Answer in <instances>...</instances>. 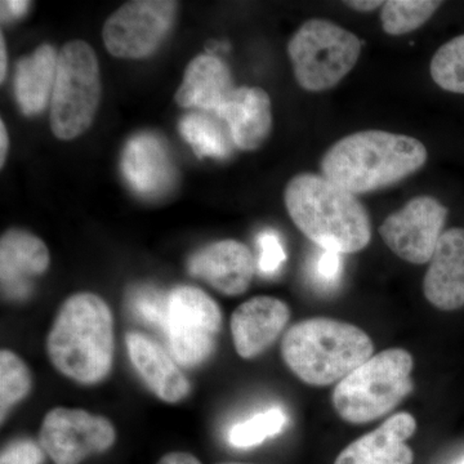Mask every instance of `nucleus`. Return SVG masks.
<instances>
[{"label": "nucleus", "mask_w": 464, "mask_h": 464, "mask_svg": "<svg viewBox=\"0 0 464 464\" xmlns=\"http://www.w3.org/2000/svg\"><path fill=\"white\" fill-rule=\"evenodd\" d=\"M429 158L414 137L362 130L335 142L322 159L325 179L344 190L365 194L395 185L420 170Z\"/></svg>", "instance_id": "f03ea898"}, {"label": "nucleus", "mask_w": 464, "mask_h": 464, "mask_svg": "<svg viewBox=\"0 0 464 464\" xmlns=\"http://www.w3.org/2000/svg\"><path fill=\"white\" fill-rule=\"evenodd\" d=\"M222 464H248V463H222Z\"/></svg>", "instance_id": "c9c22d12"}, {"label": "nucleus", "mask_w": 464, "mask_h": 464, "mask_svg": "<svg viewBox=\"0 0 464 464\" xmlns=\"http://www.w3.org/2000/svg\"><path fill=\"white\" fill-rule=\"evenodd\" d=\"M125 343L134 369L157 398L176 404L190 393V382L176 360L157 342L142 333L130 332L125 337Z\"/></svg>", "instance_id": "a211bd4d"}, {"label": "nucleus", "mask_w": 464, "mask_h": 464, "mask_svg": "<svg viewBox=\"0 0 464 464\" xmlns=\"http://www.w3.org/2000/svg\"><path fill=\"white\" fill-rule=\"evenodd\" d=\"M257 244L259 249L258 268L261 274L266 276H273L279 273L286 259L285 249H284L279 235L271 230L264 231L259 235Z\"/></svg>", "instance_id": "cd10ccee"}, {"label": "nucleus", "mask_w": 464, "mask_h": 464, "mask_svg": "<svg viewBox=\"0 0 464 464\" xmlns=\"http://www.w3.org/2000/svg\"><path fill=\"white\" fill-rule=\"evenodd\" d=\"M221 326V310L215 299L203 290L179 286L168 295L163 332L179 364L194 368L207 362L215 351Z\"/></svg>", "instance_id": "6e6552de"}, {"label": "nucleus", "mask_w": 464, "mask_h": 464, "mask_svg": "<svg viewBox=\"0 0 464 464\" xmlns=\"http://www.w3.org/2000/svg\"><path fill=\"white\" fill-rule=\"evenodd\" d=\"M7 74V51H5V36L0 35V81L5 82Z\"/></svg>", "instance_id": "f704fd0d"}, {"label": "nucleus", "mask_w": 464, "mask_h": 464, "mask_svg": "<svg viewBox=\"0 0 464 464\" xmlns=\"http://www.w3.org/2000/svg\"><path fill=\"white\" fill-rule=\"evenodd\" d=\"M417 431L413 415L393 414L374 431L351 442L334 464H413L414 453L406 444Z\"/></svg>", "instance_id": "2eb2a0df"}, {"label": "nucleus", "mask_w": 464, "mask_h": 464, "mask_svg": "<svg viewBox=\"0 0 464 464\" xmlns=\"http://www.w3.org/2000/svg\"><path fill=\"white\" fill-rule=\"evenodd\" d=\"M285 424V413L282 409L273 408L232 427L228 440L235 448L257 447L265 440L282 432Z\"/></svg>", "instance_id": "a878e982"}, {"label": "nucleus", "mask_w": 464, "mask_h": 464, "mask_svg": "<svg viewBox=\"0 0 464 464\" xmlns=\"http://www.w3.org/2000/svg\"><path fill=\"white\" fill-rule=\"evenodd\" d=\"M114 317L93 293L63 302L47 337V353L61 374L82 384L105 380L114 362Z\"/></svg>", "instance_id": "7ed1b4c3"}, {"label": "nucleus", "mask_w": 464, "mask_h": 464, "mask_svg": "<svg viewBox=\"0 0 464 464\" xmlns=\"http://www.w3.org/2000/svg\"><path fill=\"white\" fill-rule=\"evenodd\" d=\"M374 353L372 338L353 324L313 317L289 328L282 356L299 380L310 386L338 383Z\"/></svg>", "instance_id": "20e7f679"}, {"label": "nucleus", "mask_w": 464, "mask_h": 464, "mask_svg": "<svg viewBox=\"0 0 464 464\" xmlns=\"http://www.w3.org/2000/svg\"><path fill=\"white\" fill-rule=\"evenodd\" d=\"M121 169L133 190L143 197H159L174 181V166L166 141L158 134L141 133L128 141Z\"/></svg>", "instance_id": "dca6fc26"}, {"label": "nucleus", "mask_w": 464, "mask_h": 464, "mask_svg": "<svg viewBox=\"0 0 464 464\" xmlns=\"http://www.w3.org/2000/svg\"><path fill=\"white\" fill-rule=\"evenodd\" d=\"M413 356L390 348L362 362L333 391L335 411L347 423L373 422L392 411L413 391Z\"/></svg>", "instance_id": "39448f33"}, {"label": "nucleus", "mask_w": 464, "mask_h": 464, "mask_svg": "<svg viewBox=\"0 0 464 464\" xmlns=\"http://www.w3.org/2000/svg\"><path fill=\"white\" fill-rule=\"evenodd\" d=\"M130 307L142 322L163 329L168 315V295L152 286H141L130 295Z\"/></svg>", "instance_id": "bb28decb"}, {"label": "nucleus", "mask_w": 464, "mask_h": 464, "mask_svg": "<svg viewBox=\"0 0 464 464\" xmlns=\"http://www.w3.org/2000/svg\"><path fill=\"white\" fill-rule=\"evenodd\" d=\"M32 390V374L24 360L9 350L0 353V411L2 422L12 406L26 398Z\"/></svg>", "instance_id": "b1692460"}, {"label": "nucleus", "mask_w": 464, "mask_h": 464, "mask_svg": "<svg viewBox=\"0 0 464 464\" xmlns=\"http://www.w3.org/2000/svg\"><path fill=\"white\" fill-rule=\"evenodd\" d=\"M340 253L323 250L315 266L316 280L323 285H334L342 273V258Z\"/></svg>", "instance_id": "c756f323"}, {"label": "nucleus", "mask_w": 464, "mask_h": 464, "mask_svg": "<svg viewBox=\"0 0 464 464\" xmlns=\"http://www.w3.org/2000/svg\"><path fill=\"white\" fill-rule=\"evenodd\" d=\"M179 132L198 157L226 158L230 154V141L224 127L207 115H186L179 123Z\"/></svg>", "instance_id": "4be33fe9"}, {"label": "nucleus", "mask_w": 464, "mask_h": 464, "mask_svg": "<svg viewBox=\"0 0 464 464\" xmlns=\"http://www.w3.org/2000/svg\"><path fill=\"white\" fill-rule=\"evenodd\" d=\"M45 451L32 440H17L3 449L0 464H43Z\"/></svg>", "instance_id": "c85d7f7f"}, {"label": "nucleus", "mask_w": 464, "mask_h": 464, "mask_svg": "<svg viewBox=\"0 0 464 464\" xmlns=\"http://www.w3.org/2000/svg\"><path fill=\"white\" fill-rule=\"evenodd\" d=\"M216 116L227 125L235 146L246 151L257 150L273 128L270 96L259 87L232 91Z\"/></svg>", "instance_id": "f3484780"}, {"label": "nucleus", "mask_w": 464, "mask_h": 464, "mask_svg": "<svg viewBox=\"0 0 464 464\" xmlns=\"http://www.w3.org/2000/svg\"><path fill=\"white\" fill-rule=\"evenodd\" d=\"M158 464H201L200 460L192 454L185 453V451H173L159 460Z\"/></svg>", "instance_id": "2f4dec72"}, {"label": "nucleus", "mask_w": 464, "mask_h": 464, "mask_svg": "<svg viewBox=\"0 0 464 464\" xmlns=\"http://www.w3.org/2000/svg\"><path fill=\"white\" fill-rule=\"evenodd\" d=\"M432 81L441 90L464 94V34L436 51L430 65Z\"/></svg>", "instance_id": "393cba45"}, {"label": "nucleus", "mask_w": 464, "mask_h": 464, "mask_svg": "<svg viewBox=\"0 0 464 464\" xmlns=\"http://www.w3.org/2000/svg\"><path fill=\"white\" fill-rule=\"evenodd\" d=\"M50 252L35 235L21 230L5 232L0 243L2 288L7 297H26L33 277L48 270Z\"/></svg>", "instance_id": "6ab92c4d"}, {"label": "nucleus", "mask_w": 464, "mask_h": 464, "mask_svg": "<svg viewBox=\"0 0 464 464\" xmlns=\"http://www.w3.org/2000/svg\"><path fill=\"white\" fill-rule=\"evenodd\" d=\"M383 2H380V0H355V2H346V5L348 7L355 9V11L359 12H371L374 11L381 5H383Z\"/></svg>", "instance_id": "473e14b6"}, {"label": "nucleus", "mask_w": 464, "mask_h": 464, "mask_svg": "<svg viewBox=\"0 0 464 464\" xmlns=\"http://www.w3.org/2000/svg\"><path fill=\"white\" fill-rule=\"evenodd\" d=\"M57 61L53 47L43 44L18 63L14 94L24 114H39L50 102L56 82Z\"/></svg>", "instance_id": "412c9836"}, {"label": "nucleus", "mask_w": 464, "mask_h": 464, "mask_svg": "<svg viewBox=\"0 0 464 464\" xmlns=\"http://www.w3.org/2000/svg\"><path fill=\"white\" fill-rule=\"evenodd\" d=\"M115 440V427L108 418L61 406L45 415L39 432V444L54 464H81L105 453Z\"/></svg>", "instance_id": "9d476101"}, {"label": "nucleus", "mask_w": 464, "mask_h": 464, "mask_svg": "<svg viewBox=\"0 0 464 464\" xmlns=\"http://www.w3.org/2000/svg\"><path fill=\"white\" fill-rule=\"evenodd\" d=\"M234 91L228 67L212 54H200L188 63L176 102L182 108H197L217 114Z\"/></svg>", "instance_id": "aec40b11"}, {"label": "nucleus", "mask_w": 464, "mask_h": 464, "mask_svg": "<svg viewBox=\"0 0 464 464\" xmlns=\"http://www.w3.org/2000/svg\"><path fill=\"white\" fill-rule=\"evenodd\" d=\"M295 81L308 92L335 87L355 67L362 42L355 34L323 18L304 24L288 43Z\"/></svg>", "instance_id": "0eeeda50"}, {"label": "nucleus", "mask_w": 464, "mask_h": 464, "mask_svg": "<svg viewBox=\"0 0 464 464\" xmlns=\"http://www.w3.org/2000/svg\"><path fill=\"white\" fill-rule=\"evenodd\" d=\"M8 133L5 121H0V166H5L8 152Z\"/></svg>", "instance_id": "72a5a7b5"}, {"label": "nucleus", "mask_w": 464, "mask_h": 464, "mask_svg": "<svg viewBox=\"0 0 464 464\" xmlns=\"http://www.w3.org/2000/svg\"><path fill=\"white\" fill-rule=\"evenodd\" d=\"M255 257L246 244L221 240L204 246L188 262L194 276L226 295H239L248 290L255 276Z\"/></svg>", "instance_id": "ddd939ff"}, {"label": "nucleus", "mask_w": 464, "mask_h": 464, "mask_svg": "<svg viewBox=\"0 0 464 464\" xmlns=\"http://www.w3.org/2000/svg\"><path fill=\"white\" fill-rule=\"evenodd\" d=\"M458 464H464V460H463V462H460V463H458Z\"/></svg>", "instance_id": "e433bc0d"}, {"label": "nucleus", "mask_w": 464, "mask_h": 464, "mask_svg": "<svg viewBox=\"0 0 464 464\" xmlns=\"http://www.w3.org/2000/svg\"><path fill=\"white\" fill-rule=\"evenodd\" d=\"M179 3L137 0L115 11L106 20L102 39L112 56L139 60L154 53L176 20Z\"/></svg>", "instance_id": "1a4fd4ad"}, {"label": "nucleus", "mask_w": 464, "mask_h": 464, "mask_svg": "<svg viewBox=\"0 0 464 464\" xmlns=\"http://www.w3.org/2000/svg\"><path fill=\"white\" fill-rule=\"evenodd\" d=\"M284 200L295 225L323 250L351 255L371 243V218L365 207L353 192L324 176L301 173L293 177Z\"/></svg>", "instance_id": "f257e3e1"}, {"label": "nucleus", "mask_w": 464, "mask_h": 464, "mask_svg": "<svg viewBox=\"0 0 464 464\" xmlns=\"http://www.w3.org/2000/svg\"><path fill=\"white\" fill-rule=\"evenodd\" d=\"M427 301L441 311L464 306V228L444 231L423 280Z\"/></svg>", "instance_id": "4468645a"}, {"label": "nucleus", "mask_w": 464, "mask_h": 464, "mask_svg": "<svg viewBox=\"0 0 464 464\" xmlns=\"http://www.w3.org/2000/svg\"><path fill=\"white\" fill-rule=\"evenodd\" d=\"M448 213V208L435 198H414L384 219L380 227L382 239L409 264H429L444 234Z\"/></svg>", "instance_id": "9b49d317"}, {"label": "nucleus", "mask_w": 464, "mask_h": 464, "mask_svg": "<svg viewBox=\"0 0 464 464\" xmlns=\"http://www.w3.org/2000/svg\"><path fill=\"white\" fill-rule=\"evenodd\" d=\"M290 310L280 299L258 295L244 302L231 316L232 341L237 355L255 359L277 340L289 323Z\"/></svg>", "instance_id": "f8f14e48"}, {"label": "nucleus", "mask_w": 464, "mask_h": 464, "mask_svg": "<svg viewBox=\"0 0 464 464\" xmlns=\"http://www.w3.org/2000/svg\"><path fill=\"white\" fill-rule=\"evenodd\" d=\"M101 99L100 66L93 48L83 41L67 43L58 54L51 99V128L69 141L93 123Z\"/></svg>", "instance_id": "423d86ee"}, {"label": "nucleus", "mask_w": 464, "mask_h": 464, "mask_svg": "<svg viewBox=\"0 0 464 464\" xmlns=\"http://www.w3.org/2000/svg\"><path fill=\"white\" fill-rule=\"evenodd\" d=\"M442 2L433 0H390L382 5L381 21L384 32L399 36L424 25Z\"/></svg>", "instance_id": "5701e85b"}, {"label": "nucleus", "mask_w": 464, "mask_h": 464, "mask_svg": "<svg viewBox=\"0 0 464 464\" xmlns=\"http://www.w3.org/2000/svg\"><path fill=\"white\" fill-rule=\"evenodd\" d=\"M2 20L8 21L12 18H17L24 16L26 14L27 8H29L30 2L25 0H20V2H2Z\"/></svg>", "instance_id": "7c9ffc66"}]
</instances>
